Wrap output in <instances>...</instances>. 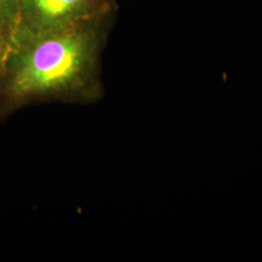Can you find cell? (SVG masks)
I'll return each instance as SVG.
<instances>
[{
    "label": "cell",
    "instance_id": "6da1fadb",
    "mask_svg": "<svg viewBox=\"0 0 262 262\" xmlns=\"http://www.w3.org/2000/svg\"><path fill=\"white\" fill-rule=\"evenodd\" d=\"M117 11L41 33L15 32L0 66V121L31 105H92Z\"/></svg>",
    "mask_w": 262,
    "mask_h": 262
},
{
    "label": "cell",
    "instance_id": "7a4b0ae2",
    "mask_svg": "<svg viewBox=\"0 0 262 262\" xmlns=\"http://www.w3.org/2000/svg\"><path fill=\"white\" fill-rule=\"evenodd\" d=\"M117 10V0H23L15 32H47Z\"/></svg>",
    "mask_w": 262,
    "mask_h": 262
},
{
    "label": "cell",
    "instance_id": "3957f363",
    "mask_svg": "<svg viewBox=\"0 0 262 262\" xmlns=\"http://www.w3.org/2000/svg\"><path fill=\"white\" fill-rule=\"evenodd\" d=\"M21 1L0 0V40L3 44L4 52L18 27Z\"/></svg>",
    "mask_w": 262,
    "mask_h": 262
},
{
    "label": "cell",
    "instance_id": "277c9868",
    "mask_svg": "<svg viewBox=\"0 0 262 262\" xmlns=\"http://www.w3.org/2000/svg\"><path fill=\"white\" fill-rule=\"evenodd\" d=\"M3 54H4V47H3V44L0 40V66H1V61H2V58H3Z\"/></svg>",
    "mask_w": 262,
    "mask_h": 262
}]
</instances>
